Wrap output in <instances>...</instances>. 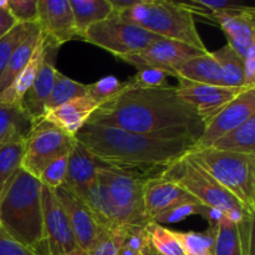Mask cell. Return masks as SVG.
Masks as SVG:
<instances>
[{"mask_svg":"<svg viewBox=\"0 0 255 255\" xmlns=\"http://www.w3.org/2000/svg\"><path fill=\"white\" fill-rule=\"evenodd\" d=\"M87 124L164 138H187L194 143L204 128L196 111L179 97L176 86L136 89L128 82L124 91L100 106Z\"/></svg>","mask_w":255,"mask_h":255,"instance_id":"1","label":"cell"},{"mask_svg":"<svg viewBox=\"0 0 255 255\" xmlns=\"http://www.w3.org/2000/svg\"><path fill=\"white\" fill-rule=\"evenodd\" d=\"M75 139L84 144L104 166L149 176L161 172L194 147L192 139L164 138L91 124L85 125Z\"/></svg>","mask_w":255,"mask_h":255,"instance_id":"2","label":"cell"},{"mask_svg":"<svg viewBox=\"0 0 255 255\" xmlns=\"http://www.w3.org/2000/svg\"><path fill=\"white\" fill-rule=\"evenodd\" d=\"M0 224L21 246L46 255L41 183L24 169H17L0 194Z\"/></svg>","mask_w":255,"mask_h":255,"instance_id":"3","label":"cell"},{"mask_svg":"<svg viewBox=\"0 0 255 255\" xmlns=\"http://www.w3.org/2000/svg\"><path fill=\"white\" fill-rule=\"evenodd\" d=\"M120 16L163 39L208 51L196 26L194 12L186 2L169 0H139Z\"/></svg>","mask_w":255,"mask_h":255,"instance_id":"4","label":"cell"},{"mask_svg":"<svg viewBox=\"0 0 255 255\" xmlns=\"http://www.w3.org/2000/svg\"><path fill=\"white\" fill-rule=\"evenodd\" d=\"M188 154L238 199L247 213L254 216L255 154L232 153L212 148L197 149Z\"/></svg>","mask_w":255,"mask_h":255,"instance_id":"5","label":"cell"},{"mask_svg":"<svg viewBox=\"0 0 255 255\" xmlns=\"http://www.w3.org/2000/svg\"><path fill=\"white\" fill-rule=\"evenodd\" d=\"M157 174L176 182L204 206L218 208L226 213L233 209L247 212L238 199L223 188L188 153L172 162Z\"/></svg>","mask_w":255,"mask_h":255,"instance_id":"6","label":"cell"},{"mask_svg":"<svg viewBox=\"0 0 255 255\" xmlns=\"http://www.w3.org/2000/svg\"><path fill=\"white\" fill-rule=\"evenodd\" d=\"M149 174L101 166L97 177L104 182L117 212L121 226H146L143 187Z\"/></svg>","mask_w":255,"mask_h":255,"instance_id":"7","label":"cell"},{"mask_svg":"<svg viewBox=\"0 0 255 255\" xmlns=\"http://www.w3.org/2000/svg\"><path fill=\"white\" fill-rule=\"evenodd\" d=\"M159 39L163 37L127 21L114 12L104 21L90 26L82 36L84 41L105 49L119 59L141 51Z\"/></svg>","mask_w":255,"mask_h":255,"instance_id":"8","label":"cell"},{"mask_svg":"<svg viewBox=\"0 0 255 255\" xmlns=\"http://www.w3.org/2000/svg\"><path fill=\"white\" fill-rule=\"evenodd\" d=\"M75 142V137L69 136L46 120H39L25 139L20 168L39 178L47 164L71 151Z\"/></svg>","mask_w":255,"mask_h":255,"instance_id":"9","label":"cell"},{"mask_svg":"<svg viewBox=\"0 0 255 255\" xmlns=\"http://www.w3.org/2000/svg\"><path fill=\"white\" fill-rule=\"evenodd\" d=\"M253 116H255V87H248L204 125L203 132L196 141L192 151L209 148L217 139L233 131Z\"/></svg>","mask_w":255,"mask_h":255,"instance_id":"10","label":"cell"},{"mask_svg":"<svg viewBox=\"0 0 255 255\" xmlns=\"http://www.w3.org/2000/svg\"><path fill=\"white\" fill-rule=\"evenodd\" d=\"M204 52L207 51H202L187 44L168 39H159L141 51L122 56L120 59L138 70L143 67H156L169 71L173 77H176L174 72L178 67Z\"/></svg>","mask_w":255,"mask_h":255,"instance_id":"11","label":"cell"},{"mask_svg":"<svg viewBox=\"0 0 255 255\" xmlns=\"http://www.w3.org/2000/svg\"><path fill=\"white\" fill-rule=\"evenodd\" d=\"M42 226L46 255H66L77 248L66 213L54 191L41 184Z\"/></svg>","mask_w":255,"mask_h":255,"instance_id":"12","label":"cell"},{"mask_svg":"<svg viewBox=\"0 0 255 255\" xmlns=\"http://www.w3.org/2000/svg\"><path fill=\"white\" fill-rule=\"evenodd\" d=\"M176 87L179 97L196 111L203 125L211 121L241 92L248 89L197 84L182 79H178V86Z\"/></svg>","mask_w":255,"mask_h":255,"instance_id":"13","label":"cell"},{"mask_svg":"<svg viewBox=\"0 0 255 255\" xmlns=\"http://www.w3.org/2000/svg\"><path fill=\"white\" fill-rule=\"evenodd\" d=\"M54 193L66 213L77 248L89 252L102 228L86 203L67 187H59Z\"/></svg>","mask_w":255,"mask_h":255,"instance_id":"14","label":"cell"},{"mask_svg":"<svg viewBox=\"0 0 255 255\" xmlns=\"http://www.w3.org/2000/svg\"><path fill=\"white\" fill-rule=\"evenodd\" d=\"M37 25L54 46L77 37L70 0H37Z\"/></svg>","mask_w":255,"mask_h":255,"instance_id":"15","label":"cell"},{"mask_svg":"<svg viewBox=\"0 0 255 255\" xmlns=\"http://www.w3.org/2000/svg\"><path fill=\"white\" fill-rule=\"evenodd\" d=\"M143 201L146 218L148 222L179 203L199 202L176 182L162 178L158 174L147 177L143 187Z\"/></svg>","mask_w":255,"mask_h":255,"instance_id":"16","label":"cell"},{"mask_svg":"<svg viewBox=\"0 0 255 255\" xmlns=\"http://www.w3.org/2000/svg\"><path fill=\"white\" fill-rule=\"evenodd\" d=\"M46 42V51H45V56L44 60H42L41 66H40L39 71H37V75L32 85L27 90L26 94L22 96L21 101H20L22 109L30 115V117L35 122L44 117L45 104H46L50 92H51L52 85H54L55 72H56L54 60L59 47L50 44L47 40Z\"/></svg>","mask_w":255,"mask_h":255,"instance_id":"17","label":"cell"},{"mask_svg":"<svg viewBox=\"0 0 255 255\" xmlns=\"http://www.w3.org/2000/svg\"><path fill=\"white\" fill-rule=\"evenodd\" d=\"M212 19L222 27L228 39V45L242 60L255 44V7L234 12H213Z\"/></svg>","mask_w":255,"mask_h":255,"instance_id":"18","label":"cell"},{"mask_svg":"<svg viewBox=\"0 0 255 255\" xmlns=\"http://www.w3.org/2000/svg\"><path fill=\"white\" fill-rule=\"evenodd\" d=\"M254 217L236 226L228 219L218 224L214 238V255H254Z\"/></svg>","mask_w":255,"mask_h":255,"instance_id":"19","label":"cell"},{"mask_svg":"<svg viewBox=\"0 0 255 255\" xmlns=\"http://www.w3.org/2000/svg\"><path fill=\"white\" fill-rule=\"evenodd\" d=\"M100 106L101 105L99 102L86 95L46 112L42 119L49 121L69 136L75 137L77 132L89 122L90 117Z\"/></svg>","mask_w":255,"mask_h":255,"instance_id":"20","label":"cell"},{"mask_svg":"<svg viewBox=\"0 0 255 255\" xmlns=\"http://www.w3.org/2000/svg\"><path fill=\"white\" fill-rule=\"evenodd\" d=\"M101 163L95 158L94 154L84 144L76 141L69 153L64 186L80 196L95 181Z\"/></svg>","mask_w":255,"mask_h":255,"instance_id":"21","label":"cell"},{"mask_svg":"<svg viewBox=\"0 0 255 255\" xmlns=\"http://www.w3.org/2000/svg\"><path fill=\"white\" fill-rule=\"evenodd\" d=\"M79 197L86 203L101 228L112 229L121 226L109 191L99 177L96 176L95 181Z\"/></svg>","mask_w":255,"mask_h":255,"instance_id":"22","label":"cell"},{"mask_svg":"<svg viewBox=\"0 0 255 255\" xmlns=\"http://www.w3.org/2000/svg\"><path fill=\"white\" fill-rule=\"evenodd\" d=\"M35 121L19 104L0 101V144L25 141Z\"/></svg>","mask_w":255,"mask_h":255,"instance_id":"23","label":"cell"},{"mask_svg":"<svg viewBox=\"0 0 255 255\" xmlns=\"http://www.w3.org/2000/svg\"><path fill=\"white\" fill-rule=\"evenodd\" d=\"M176 79L204 85L223 86L221 69L213 52H204L187 61L174 72Z\"/></svg>","mask_w":255,"mask_h":255,"instance_id":"24","label":"cell"},{"mask_svg":"<svg viewBox=\"0 0 255 255\" xmlns=\"http://www.w3.org/2000/svg\"><path fill=\"white\" fill-rule=\"evenodd\" d=\"M42 34V32H41ZM46 37L42 35L40 39L39 45H37L36 50H35L34 55L30 59L29 64L25 66V69L17 75L16 79L14 80L11 85L5 90L4 92L0 94V101L7 102V104H19L21 101L22 96L26 94L27 90L34 82L35 77H36L37 71H39L40 66L44 60L45 51H46Z\"/></svg>","mask_w":255,"mask_h":255,"instance_id":"25","label":"cell"},{"mask_svg":"<svg viewBox=\"0 0 255 255\" xmlns=\"http://www.w3.org/2000/svg\"><path fill=\"white\" fill-rule=\"evenodd\" d=\"M77 37L84 36L90 26L111 16L114 10L110 0H70Z\"/></svg>","mask_w":255,"mask_h":255,"instance_id":"26","label":"cell"},{"mask_svg":"<svg viewBox=\"0 0 255 255\" xmlns=\"http://www.w3.org/2000/svg\"><path fill=\"white\" fill-rule=\"evenodd\" d=\"M42 34L40 30L39 25L35 27L29 35L24 39V41L16 47L12 56L10 57L9 62H7L6 67H5L4 72H2L1 77H0V94L4 92L10 85L14 82L17 75L25 69L27 64H29L30 59L34 55L35 50H36L37 45H39L40 39H41Z\"/></svg>","mask_w":255,"mask_h":255,"instance_id":"27","label":"cell"},{"mask_svg":"<svg viewBox=\"0 0 255 255\" xmlns=\"http://www.w3.org/2000/svg\"><path fill=\"white\" fill-rule=\"evenodd\" d=\"M209 148L232 153L255 154V116L217 139Z\"/></svg>","mask_w":255,"mask_h":255,"instance_id":"28","label":"cell"},{"mask_svg":"<svg viewBox=\"0 0 255 255\" xmlns=\"http://www.w3.org/2000/svg\"><path fill=\"white\" fill-rule=\"evenodd\" d=\"M86 95L87 85L75 81L71 77L61 74L59 70H56L51 92L45 104V114L71 101V100L79 99V97L86 96Z\"/></svg>","mask_w":255,"mask_h":255,"instance_id":"29","label":"cell"},{"mask_svg":"<svg viewBox=\"0 0 255 255\" xmlns=\"http://www.w3.org/2000/svg\"><path fill=\"white\" fill-rule=\"evenodd\" d=\"M221 69L222 82L226 87L244 86V64L243 60L228 44L213 52Z\"/></svg>","mask_w":255,"mask_h":255,"instance_id":"30","label":"cell"},{"mask_svg":"<svg viewBox=\"0 0 255 255\" xmlns=\"http://www.w3.org/2000/svg\"><path fill=\"white\" fill-rule=\"evenodd\" d=\"M173 232L183 255H214V238L217 227H208L206 232Z\"/></svg>","mask_w":255,"mask_h":255,"instance_id":"31","label":"cell"},{"mask_svg":"<svg viewBox=\"0 0 255 255\" xmlns=\"http://www.w3.org/2000/svg\"><path fill=\"white\" fill-rule=\"evenodd\" d=\"M25 141H14L0 144V193L12 176L21 167Z\"/></svg>","mask_w":255,"mask_h":255,"instance_id":"32","label":"cell"},{"mask_svg":"<svg viewBox=\"0 0 255 255\" xmlns=\"http://www.w3.org/2000/svg\"><path fill=\"white\" fill-rule=\"evenodd\" d=\"M144 228L149 243L157 253L161 255H183L181 246L171 229L154 222H148Z\"/></svg>","mask_w":255,"mask_h":255,"instance_id":"33","label":"cell"},{"mask_svg":"<svg viewBox=\"0 0 255 255\" xmlns=\"http://www.w3.org/2000/svg\"><path fill=\"white\" fill-rule=\"evenodd\" d=\"M37 27L36 24H16L7 34L0 39V77L9 62L10 57L12 56L16 47L24 41L25 37Z\"/></svg>","mask_w":255,"mask_h":255,"instance_id":"34","label":"cell"},{"mask_svg":"<svg viewBox=\"0 0 255 255\" xmlns=\"http://www.w3.org/2000/svg\"><path fill=\"white\" fill-rule=\"evenodd\" d=\"M126 226H120L112 229L102 228L87 253L89 255H119L120 248L125 238Z\"/></svg>","mask_w":255,"mask_h":255,"instance_id":"35","label":"cell"},{"mask_svg":"<svg viewBox=\"0 0 255 255\" xmlns=\"http://www.w3.org/2000/svg\"><path fill=\"white\" fill-rule=\"evenodd\" d=\"M127 86V81H121L116 76H105L94 84L87 85V96L100 105H104L116 97Z\"/></svg>","mask_w":255,"mask_h":255,"instance_id":"36","label":"cell"},{"mask_svg":"<svg viewBox=\"0 0 255 255\" xmlns=\"http://www.w3.org/2000/svg\"><path fill=\"white\" fill-rule=\"evenodd\" d=\"M173 77V75L166 70L156 69V67H143L139 69L132 77L127 80L131 87L136 89H158L167 86V79Z\"/></svg>","mask_w":255,"mask_h":255,"instance_id":"37","label":"cell"},{"mask_svg":"<svg viewBox=\"0 0 255 255\" xmlns=\"http://www.w3.org/2000/svg\"><path fill=\"white\" fill-rule=\"evenodd\" d=\"M70 153V152H69ZM69 153L59 157L51 163L47 164L44 168V171L40 173L39 181L46 188L55 191L59 187H62L65 184L67 174V162H69Z\"/></svg>","mask_w":255,"mask_h":255,"instance_id":"38","label":"cell"},{"mask_svg":"<svg viewBox=\"0 0 255 255\" xmlns=\"http://www.w3.org/2000/svg\"><path fill=\"white\" fill-rule=\"evenodd\" d=\"M148 242L144 226H126L125 238L119 255H143Z\"/></svg>","mask_w":255,"mask_h":255,"instance_id":"39","label":"cell"},{"mask_svg":"<svg viewBox=\"0 0 255 255\" xmlns=\"http://www.w3.org/2000/svg\"><path fill=\"white\" fill-rule=\"evenodd\" d=\"M201 206V202H183V203L177 204V206L164 211L163 213L158 214L151 222L158 223L161 226L178 223V222H182L183 219L188 218L191 216H198Z\"/></svg>","mask_w":255,"mask_h":255,"instance_id":"40","label":"cell"},{"mask_svg":"<svg viewBox=\"0 0 255 255\" xmlns=\"http://www.w3.org/2000/svg\"><path fill=\"white\" fill-rule=\"evenodd\" d=\"M7 10L17 24H36L37 0H7Z\"/></svg>","mask_w":255,"mask_h":255,"instance_id":"41","label":"cell"},{"mask_svg":"<svg viewBox=\"0 0 255 255\" xmlns=\"http://www.w3.org/2000/svg\"><path fill=\"white\" fill-rule=\"evenodd\" d=\"M187 4L197 7V9L203 10V11L208 10L211 14H213V12L244 11V10H248L252 7L248 5L241 4V2L232 1V0H192Z\"/></svg>","mask_w":255,"mask_h":255,"instance_id":"42","label":"cell"},{"mask_svg":"<svg viewBox=\"0 0 255 255\" xmlns=\"http://www.w3.org/2000/svg\"><path fill=\"white\" fill-rule=\"evenodd\" d=\"M0 255H36L15 241L0 224Z\"/></svg>","mask_w":255,"mask_h":255,"instance_id":"43","label":"cell"},{"mask_svg":"<svg viewBox=\"0 0 255 255\" xmlns=\"http://www.w3.org/2000/svg\"><path fill=\"white\" fill-rule=\"evenodd\" d=\"M244 86L255 87V44L252 45L243 59Z\"/></svg>","mask_w":255,"mask_h":255,"instance_id":"44","label":"cell"},{"mask_svg":"<svg viewBox=\"0 0 255 255\" xmlns=\"http://www.w3.org/2000/svg\"><path fill=\"white\" fill-rule=\"evenodd\" d=\"M198 216L203 217L208 222V227H218V224L226 219V212L202 204Z\"/></svg>","mask_w":255,"mask_h":255,"instance_id":"45","label":"cell"},{"mask_svg":"<svg viewBox=\"0 0 255 255\" xmlns=\"http://www.w3.org/2000/svg\"><path fill=\"white\" fill-rule=\"evenodd\" d=\"M16 24L17 22L15 21L14 17L11 16L9 10L0 9V39H1L5 34H7V32H9Z\"/></svg>","mask_w":255,"mask_h":255,"instance_id":"46","label":"cell"},{"mask_svg":"<svg viewBox=\"0 0 255 255\" xmlns=\"http://www.w3.org/2000/svg\"><path fill=\"white\" fill-rule=\"evenodd\" d=\"M138 1L139 0H110V2L112 5V10H114V14L117 15L124 14L125 11L131 9Z\"/></svg>","mask_w":255,"mask_h":255,"instance_id":"47","label":"cell"},{"mask_svg":"<svg viewBox=\"0 0 255 255\" xmlns=\"http://www.w3.org/2000/svg\"><path fill=\"white\" fill-rule=\"evenodd\" d=\"M0 9L7 10V0H0Z\"/></svg>","mask_w":255,"mask_h":255,"instance_id":"48","label":"cell"},{"mask_svg":"<svg viewBox=\"0 0 255 255\" xmlns=\"http://www.w3.org/2000/svg\"><path fill=\"white\" fill-rule=\"evenodd\" d=\"M0 194H1V193H0Z\"/></svg>","mask_w":255,"mask_h":255,"instance_id":"49","label":"cell"}]
</instances>
